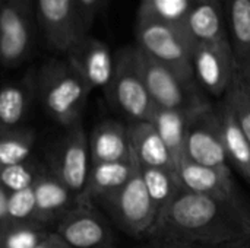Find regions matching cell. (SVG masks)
<instances>
[{
  "mask_svg": "<svg viewBox=\"0 0 250 248\" xmlns=\"http://www.w3.org/2000/svg\"><path fill=\"white\" fill-rule=\"evenodd\" d=\"M192 0H139V10L186 29ZM188 31V29H186Z\"/></svg>",
  "mask_w": 250,
  "mask_h": 248,
  "instance_id": "cell-23",
  "label": "cell"
},
{
  "mask_svg": "<svg viewBox=\"0 0 250 248\" xmlns=\"http://www.w3.org/2000/svg\"><path fill=\"white\" fill-rule=\"evenodd\" d=\"M3 1H4V0H0V9H1V4H3Z\"/></svg>",
  "mask_w": 250,
  "mask_h": 248,
  "instance_id": "cell-36",
  "label": "cell"
},
{
  "mask_svg": "<svg viewBox=\"0 0 250 248\" xmlns=\"http://www.w3.org/2000/svg\"><path fill=\"white\" fill-rule=\"evenodd\" d=\"M142 248H152V247H142Z\"/></svg>",
  "mask_w": 250,
  "mask_h": 248,
  "instance_id": "cell-37",
  "label": "cell"
},
{
  "mask_svg": "<svg viewBox=\"0 0 250 248\" xmlns=\"http://www.w3.org/2000/svg\"><path fill=\"white\" fill-rule=\"evenodd\" d=\"M62 238L70 248H105L110 247L111 232L97 213L85 210L64 224Z\"/></svg>",
  "mask_w": 250,
  "mask_h": 248,
  "instance_id": "cell-18",
  "label": "cell"
},
{
  "mask_svg": "<svg viewBox=\"0 0 250 248\" xmlns=\"http://www.w3.org/2000/svg\"><path fill=\"white\" fill-rule=\"evenodd\" d=\"M186 29L195 42L230 47L221 0H192Z\"/></svg>",
  "mask_w": 250,
  "mask_h": 248,
  "instance_id": "cell-14",
  "label": "cell"
},
{
  "mask_svg": "<svg viewBox=\"0 0 250 248\" xmlns=\"http://www.w3.org/2000/svg\"><path fill=\"white\" fill-rule=\"evenodd\" d=\"M105 248H113V247H105Z\"/></svg>",
  "mask_w": 250,
  "mask_h": 248,
  "instance_id": "cell-38",
  "label": "cell"
},
{
  "mask_svg": "<svg viewBox=\"0 0 250 248\" xmlns=\"http://www.w3.org/2000/svg\"><path fill=\"white\" fill-rule=\"evenodd\" d=\"M127 132L132 156L141 168H163L177 172L171 153L152 123H130Z\"/></svg>",
  "mask_w": 250,
  "mask_h": 248,
  "instance_id": "cell-13",
  "label": "cell"
},
{
  "mask_svg": "<svg viewBox=\"0 0 250 248\" xmlns=\"http://www.w3.org/2000/svg\"><path fill=\"white\" fill-rule=\"evenodd\" d=\"M35 248H53V247H51V244H50V243L42 241V243H40V244H38Z\"/></svg>",
  "mask_w": 250,
  "mask_h": 248,
  "instance_id": "cell-35",
  "label": "cell"
},
{
  "mask_svg": "<svg viewBox=\"0 0 250 248\" xmlns=\"http://www.w3.org/2000/svg\"><path fill=\"white\" fill-rule=\"evenodd\" d=\"M4 216H7V196L0 187V219H3Z\"/></svg>",
  "mask_w": 250,
  "mask_h": 248,
  "instance_id": "cell-32",
  "label": "cell"
},
{
  "mask_svg": "<svg viewBox=\"0 0 250 248\" xmlns=\"http://www.w3.org/2000/svg\"><path fill=\"white\" fill-rule=\"evenodd\" d=\"M148 237L157 248H233L250 238V212L242 202L182 189Z\"/></svg>",
  "mask_w": 250,
  "mask_h": 248,
  "instance_id": "cell-1",
  "label": "cell"
},
{
  "mask_svg": "<svg viewBox=\"0 0 250 248\" xmlns=\"http://www.w3.org/2000/svg\"><path fill=\"white\" fill-rule=\"evenodd\" d=\"M224 105L233 113L239 127L250 143V96L240 73H237L230 89L224 95Z\"/></svg>",
  "mask_w": 250,
  "mask_h": 248,
  "instance_id": "cell-25",
  "label": "cell"
},
{
  "mask_svg": "<svg viewBox=\"0 0 250 248\" xmlns=\"http://www.w3.org/2000/svg\"><path fill=\"white\" fill-rule=\"evenodd\" d=\"M229 42L239 73L250 70V0H221Z\"/></svg>",
  "mask_w": 250,
  "mask_h": 248,
  "instance_id": "cell-15",
  "label": "cell"
},
{
  "mask_svg": "<svg viewBox=\"0 0 250 248\" xmlns=\"http://www.w3.org/2000/svg\"><path fill=\"white\" fill-rule=\"evenodd\" d=\"M177 175L182 187L188 191L230 202H242L233 181L231 170H215L185 158L177 165Z\"/></svg>",
  "mask_w": 250,
  "mask_h": 248,
  "instance_id": "cell-12",
  "label": "cell"
},
{
  "mask_svg": "<svg viewBox=\"0 0 250 248\" xmlns=\"http://www.w3.org/2000/svg\"><path fill=\"white\" fill-rule=\"evenodd\" d=\"M91 167L89 140L81 129L67 140L60 159V177L69 191H85Z\"/></svg>",
  "mask_w": 250,
  "mask_h": 248,
  "instance_id": "cell-17",
  "label": "cell"
},
{
  "mask_svg": "<svg viewBox=\"0 0 250 248\" xmlns=\"http://www.w3.org/2000/svg\"><path fill=\"white\" fill-rule=\"evenodd\" d=\"M192 66L199 88L215 98H224L239 73L230 47L205 42L193 44Z\"/></svg>",
  "mask_w": 250,
  "mask_h": 248,
  "instance_id": "cell-9",
  "label": "cell"
},
{
  "mask_svg": "<svg viewBox=\"0 0 250 248\" xmlns=\"http://www.w3.org/2000/svg\"><path fill=\"white\" fill-rule=\"evenodd\" d=\"M92 164L132 161L127 127L119 121H104L95 127L89 139Z\"/></svg>",
  "mask_w": 250,
  "mask_h": 248,
  "instance_id": "cell-16",
  "label": "cell"
},
{
  "mask_svg": "<svg viewBox=\"0 0 250 248\" xmlns=\"http://www.w3.org/2000/svg\"><path fill=\"white\" fill-rule=\"evenodd\" d=\"M105 199L111 206L116 221L127 234L133 237H148L157 221L158 210L146 191L139 165L132 178Z\"/></svg>",
  "mask_w": 250,
  "mask_h": 248,
  "instance_id": "cell-8",
  "label": "cell"
},
{
  "mask_svg": "<svg viewBox=\"0 0 250 248\" xmlns=\"http://www.w3.org/2000/svg\"><path fill=\"white\" fill-rule=\"evenodd\" d=\"M32 181H34V174L25 164L1 167L0 170V183L10 193L32 187Z\"/></svg>",
  "mask_w": 250,
  "mask_h": 248,
  "instance_id": "cell-27",
  "label": "cell"
},
{
  "mask_svg": "<svg viewBox=\"0 0 250 248\" xmlns=\"http://www.w3.org/2000/svg\"><path fill=\"white\" fill-rule=\"evenodd\" d=\"M29 145L22 139H1L0 140V165H18L23 164L29 156Z\"/></svg>",
  "mask_w": 250,
  "mask_h": 248,
  "instance_id": "cell-29",
  "label": "cell"
},
{
  "mask_svg": "<svg viewBox=\"0 0 250 248\" xmlns=\"http://www.w3.org/2000/svg\"><path fill=\"white\" fill-rule=\"evenodd\" d=\"M40 96L47 111L59 121L70 123L82 111L89 85L69 61L53 60L41 69Z\"/></svg>",
  "mask_w": 250,
  "mask_h": 248,
  "instance_id": "cell-4",
  "label": "cell"
},
{
  "mask_svg": "<svg viewBox=\"0 0 250 248\" xmlns=\"http://www.w3.org/2000/svg\"><path fill=\"white\" fill-rule=\"evenodd\" d=\"M34 194L37 200V210L40 212H51L69 203L67 187L53 180H42L37 183Z\"/></svg>",
  "mask_w": 250,
  "mask_h": 248,
  "instance_id": "cell-26",
  "label": "cell"
},
{
  "mask_svg": "<svg viewBox=\"0 0 250 248\" xmlns=\"http://www.w3.org/2000/svg\"><path fill=\"white\" fill-rule=\"evenodd\" d=\"M221 115V129L224 146L229 158V164H233L234 168L243 175V178L250 184V143L239 127L233 113L223 104L220 110Z\"/></svg>",
  "mask_w": 250,
  "mask_h": 248,
  "instance_id": "cell-21",
  "label": "cell"
},
{
  "mask_svg": "<svg viewBox=\"0 0 250 248\" xmlns=\"http://www.w3.org/2000/svg\"><path fill=\"white\" fill-rule=\"evenodd\" d=\"M28 95L22 85L9 83L0 88V123L3 126H15L26 111Z\"/></svg>",
  "mask_w": 250,
  "mask_h": 248,
  "instance_id": "cell-24",
  "label": "cell"
},
{
  "mask_svg": "<svg viewBox=\"0 0 250 248\" xmlns=\"http://www.w3.org/2000/svg\"><path fill=\"white\" fill-rule=\"evenodd\" d=\"M34 210H37V200L34 187L10 193L7 196V216L12 219H25Z\"/></svg>",
  "mask_w": 250,
  "mask_h": 248,
  "instance_id": "cell-28",
  "label": "cell"
},
{
  "mask_svg": "<svg viewBox=\"0 0 250 248\" xmlns=\"http://www.w3.org/2000/svg\"><path fill=\"white\" fill-rule=\"evenodd\" d=\"M135 48L142 79L155 107L183 111L186 114H195L211 107V102L198 83L183 79L167 66L148 57L138 47Z\"/></svg>",
  "mask_w": 250,
  "mask_h": 248,
  "instance_id": "cell-3",
  "label": "cell"
},
{
  "mask_svg": "<svg viewBox=\"0 0 250 248\" xmlns=\"http://www.w3.org/2000/svg\"><path fill=\"white\" fill-rule=\"evenodd\" d=\"M37 22L47 44L67 53L85 34L82 19L75 0H35Z\"/></svg>",
  "mask_w": 250,
  "mask_h": 248,
  "instance_id": "cell-10",
  "label": "cell"
},
{
  "mask_svg": "<svg viewBox=\"0 0 250 248\" xmlns=\"http://www.w3.org/2000/svg\"><path fill=\"white\" fill-rule=\"evenodd\" d=\"M35 0H4L0 9V63L13 67L23 61L32 47Z\"/></svg>",
  "mask_w": 250,
  "mask_h": 248,
  "instance_id": "cell-7",
  "label": "cell"
},
{
  "mask_svg": "<svg viewBox=\"0 0 250 248\" xmlns=\"http://www.w3.org/2000/svg\"><path fill=\"white\" fill-rule=\"evenodd\" d=\"M233 248H250V238H248L246 241H243L242 244H239V246H236V247Z\"/></svg>",
  "mask_w": 250,
  "mask_h": 248,
  "instance_id": "cell-34",
  "label": "cell"
},
{
  "mask_svg": "<svg viewBox=\"0 0 250 248\" xmlns=\"http://www.w3.org/2000/svg\"><path fill=\"white\" fill-rule=\"evenodd\" d=\"M114 57V75L105 91L107 95L117 110H120L132 123L151 121L155 105L142 79L135 45L119 50Z\"/></svg>",
  "mask_w": 250,
  "mask_h": 248,
  "instance_id": "cell-5",
  "label": "cell"
},
{
  "mask_svg": "<svg viewBox=\"0 0 250 248\" xmlns=\"http://www.w3.org/2000/svg\"><path fill=\"white\" fill-rule=\"evenodd\" d=\"M135 38V47L148 57L167 66L183 79L196 83L192 66L195 41L185 28L171 25L148 13L138 12Z\"/></svg>",
  "mask_w": 250,
  "mask_h": 248,
  "instance_id": "cell-2",
  "label": "cell"
},
{
  "mask_svg": "<svg viewBox=\"0 0 250 248\" xmlns=\"http://www.w3.org/2000/svg\"><path fill=\"white\" fill-rule=\"evenodd\" d=\"M185 155L186 159L204 167L230 170L223 139L221 115L212 105L189 117L186 126Z\"/></svg>",
  "mask_w": 250,
  "mask_h": 248,
  "instance_id": "cell-6",
  "label": "cell"
},
{
  "mask_svg": "<svg viewBox=\"0 0 250 248\" xmlns=\"http://www.w3.org/2000/svg\"><path fill=\"white\" fill-rule=\"evenodd\" d=\"M240 76H242L243 85H245V88H246V91H248V94H249L250 96V70L245 72V73H240Z\"/></svg>",
  "mask_w": 250,
  "mask_h": 248,
  "instance_id": "cell-33",
  "label": "cell"
},
{
  "mask_svg": "<svg viewBox=\"0 0 250 248\" xmlns=\"http://www.w3.org/2000/svg\"><path fill=\"white\" fill-rule=\"evenodd\" d=\"M42 243L41 234L32 229H16L3 238V248H35Z\"/></svg>",
  "mask_w": 250,
  "mask_h": 248,
  "instance_id": "cell-30",
  "label": "cell"
},
{
  "mask_svg": "<svg viewBox=\"0 0 250 248\" xmlns=\"http://www.w3.org/2000/svg\"><path fill=\"white\" fill-rule=\"evenodd\" d=\"M67 61L85 79L91 89H104L111 83L116 66V57L108 45L89 35H82L66 53Z\"/></svg>",
  "mask_w": 250,
  "mask_h": 248,
  "instance_id": "cell-11",
  "label": "cell"
},
{
  "mask_svg": "<svg viewBox=\"0 0 250 248\" xmlns=\"http://www.w3.org/2000/svg\"><path fill=\"white\" fill-rule=\"evenodd\" d=\"M75 1L79 10L81 19H82V25L85 31L89 32L97 16L104 10L107 0H75Z\"/></svg>",
  "mask_w": 250,
  "mask_h": 248,
  "instance_id": "cell-31",
  "label": "cell"
},
{
  "mask_svg": "<svg viewBox=\"0 0 250 248\" xmlns=\"http://www.w3.org/2000/svg\"><path fill=\"white\" fill-rule=\"evenodd\" d=\"M190 115L192 114H186L183 111L155 107V111L149 121L154 124L163 142L166 143L167 149L170 151L176 168L186 158L185 139H186V126Z\"/></svg>",
  "mask_w": 250,
  "mask_h": 248,
  "instance_id": "cell-20",
  "label": "cell"
},
{
  "mask_svg": "<svg viewBox=\"0 0 250 248\" xmlns=\"http://www.w3.org/2000/svg\"><path fill=\"white\" fill-rule=\"evenodd\" d=\"M138 164L135 159L125 162L92 164L85 191L89 196L108 197L122 189L135 174Z\"/></svg>",
  "mask_w": 250,
  "mask_h": 248,
  "instance_id": "cell-19",
  "label": "cell"
},
{
  "mask_svg": "<svg viewBox=\"0 0 250 248\" xmlns=\"http://www.w3.org/2000/svg\"><path fill=\"white\" fill-rule=\"evenodd\" d=\"M141 168V167H139ZM141 175L146 191L158 213L180 193L183 189L176 171L163 168H141Z\"/></svg>",
  "mask_w": 250,
  "mask_h": 248,
  "instance_id": "cell-22",
  "label": "cell"
}]
</instances>
